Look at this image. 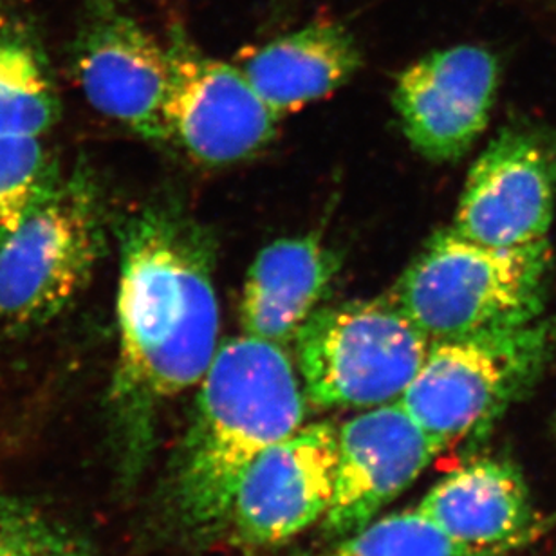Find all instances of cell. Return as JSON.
<instances>
[{
  "instance_id": "7a4b0ae2",
  "label": "cell",
  "mask_w": 556,
  "mask_h": 556,
  "mask_svg": "<svg viewBox=\"0 0 556 556\" xmlns=\"http://www.w3.org/2000/svg\"><path fill=\"white\" fill-rule=\"evenodd\" d=\"M305 407L304 386L286 348L247 332L220 343L199 381L174 479L182 525L199 535L226 528L242 473L304 425Z\"/></svg>"
},
{
  "instance_id": "52a82bcc",
  "label": "cell",
  "mask_w": 556,
  "mask_h": 556,
  "mask_svg": "<svg viewBox=\"0 0 556 556\" xmlns=\"http://www.w3.org/2000/svg\"><path fill=\"white\" fill-rule=\"evenodd\" d=\"M170 81L165 100L168 141L208 166L233 165L266 149L280 116L241 67L204 53L182 27L168 37Z\"/></svg>"
},
{
  "instance_id": "8fae6325",
  "label": "cell",
  "mask_w": 556,
  "mask_h": 556,
  "mask_svg": "<svg viewBox=\"0 0 556 556\" xmlns=\"http://www.w3.org/2000/svg\"><path fill=\"white\" fill-rule=\"evenodd\" d=\"M555 192L556 160L547 144L525 130H504L471 166L452 228L492 248L544 241Z\"/></svg>"
},
{
  "instance_id": "8992f818",
  "label": "cell",
  "mask_w": 556,
  "mask_h": 556,
  "mask_svg": "<svg viewBox=\"0 0 556 556\" xmlns=\"http://www.w3.org/2000/svg\"><path fill=\"white\" fill-rule=\"evenodd\" d=\"M556 349V320L430 343L400 405L438 452L492 421L539 378Z\"/></svg>"
},
{
  "instance_id": "3957f363",
  "label": "cell",
  "mask_w": 556,
  "mask_h": 556,
  "mask_svg": "<svg viewBox=\"0 0 556 556\" xmlns=\"http://www.w3.org/2000/svg\"><path fill=\"white\" fill-rule=\"evenodd\" d=\"M552 268L547 239L492 248L448 228L428 239L387 299L430 343L481 337L541 320Z\"/></svg>"
},
{
  "instance_id": "4fadbf2b",
  "label": "cell",
  "mask_w": 556,
  "mask_h": 556,
  "mask_svg": "<svg viewBox=\"0 0 556 556\" xmlns=\"http://www.w3.org/2000/svg\"><path fill=\"white\" fill-rule=\"evenodd\" d=\"M417 509L450 539L490 556L522 546L539 528L525 479L501 460H477L452 471Z\"/></svg>"
},
{
  "instance_id": "5bb4252c",
  "label": "cell",
  "mask_w": 556,
  "mask_h": 556,
  "mask_svg": "<svg viewBox=\"0 0 556 556\" xmlns=\"http://www.w3.org/2000/svg\"><path fill=\"white\" fill-rule=\"evenodd\" d=\"M342 261L320 233L277 239L253 258L239 320L250 337L288 348L320 307Z\"/></svg>"
},
{
  "instance_id": "ac0fdd59",
  "label": "cell",
  "mask_w": 556,
  "mask_h": 556,
  "mask_svg": "<svg viewBox=\"0 0 556 556\" xmlns=\"http://www.w3.org/2000/svg\"><path fill=\"white\" fill-rule=\"evenodd\" d=\"M324 556H490L450 539L419 509L389 515Z\"/></svg>"
},
{
  "instance_id": "30bf717a",
  "label": "cell",
  "mask_w": 556,
  "mask_h": 556,
  "mask_svg": "<svg viewBox=\"0 0 556 556\" xmlns=\"http://www.w3.org/2000/svg\"><path fill=\"white\" fill-rule=\"evenodd\" d=\"M497 87V59L463 43L408 65L397 76L392 103L413 149L444 163L463 157L484 132Z\"/></svg>"
},
{
  "instance_id": "7c38bea8",
  "label": "cell",
  "mask_w": 556,
  "mask_h": 556,
  "mask_svg": "<svg viewBox=\"0 0 556 556\" xmlns=\"http://www.w3.org/2000/svg\"><path fill=\"white\" fill-rule=\"evenodd\" d=\"M439 454L400 403L367 408L338 428L337 481L324 528L353 535L400 497Z\"/></svg>"
},
{
  "instance_id": "5b68a950",
  "label": "cell",
  "mask_w": 556,
  "mask_h": 556,
  "mask_svg": "<svg viewBox=\"0 0 556 556\" xmlns=\"http://www.w3.org/2000/svg\"><path fill=\"white\" fill-rule=\"evenodd\" d=\"M291 345L307 402L375 408L400 402L430 340L383 296L320 305Z\"/></svg>"
},
{
  "instance_id": "d6986e66",
  "label": "cell",
  "mask_w": 556,
  "mask_h": 556,
  "mask_svg": "<svg viewBox=\"0 0 556 556\" xmlns=\"http://www.w3.org/2000/svg\"><path fill=\"white\" fill-rule=\"evenodd\" d=\"M0 556H91L37 509L0 497Z\"/></svg>"
},
{
  "instance_id": "9a60e30c",
  "label": "cell",
  "mask_w": 556,
  "mask_h": 556,
  "mask_svg": "<svg viewBox=\"0 0 556 556\" xmlns=\"http://www.w3.org/2000/svg\"><path fill=\"white\" fill-rule=\"evenodd\" d=\"M362 64V49L348 27L315 21L264 43L241 70L264 102L283 118L334 94Z\"/></svg>"
},
{
  "instance_id": "2e32d148",
  "label": "cell",
  "mask_w": 556,
  "mask_h": 556,
  "mask_svg": "<svg viewBox=\"0 0 556 556\" xmlns=\"http://www.w3.org/2000/svg\"><path fill=\"white\" fill-rule=\"evenodd\" d=\"M62 118V100L31 10L0 2V138H42Z\"/></svg>"
},
{
  "instance_id": "277c9868",
  "label": "cell",
  "mask_w": 556,
  "mask_h": 556,
  "mask_svg": "<svg viewBox=\"0 0 556 556\" xmlns=\"http://www.w3.org/2000/svg\"><path fill=\"white\" fill-rule=\"evenodd\" d=\"M108 248L105 193L78 163L0 244V324L21 332L54 320L87 288Z\"/></svg>"
},
{
  "instance_id": "9c48e42d",
  "label": "cell",
  "mask_w": 556,
  "mask_h": 556,
  "mask_svg": "<svg viewBox=\"0 0 556 556\" xmlns=\"http://www.w3.org/2000/svg\"><path fill=\"white\" fill-rule=\"evenodd\" d=\"M338 430L302 425L248 466L231 497L226 528L244 546L291 541L326 519L337 481Z\"/></svg>"
},
{
  "instance_id": "6da1fadb",
  "label": "cell",
  "mask_w": 556,
  "mask_h": 556,
  "mask_svg": "<svg viewBox=\"0 0 556 556\" xmlns=\"http://www.w3.org/2000/svg\"><path fill=\"white\" fill-rule=\"evenodd\" d=\"M114 408L135 428L155 402L199 386L219 349L215 239L176 199L119 225Z\"/></svg>"
},
{
  "instance_id": "ba28073f",
  "label": "cell",
  "mask_w": 556,
  "mask_h": 556,
  "mask_svg": "<svg viewBox=\"0 0 556 556\" xmlns=\"http://www.w3.org/2000/svg\"><path fill=\"white\" fill-rule=\"evenodd\" d=\"M70 64L97 113L147 141H168V49L139 24L125 0H87Z\"/></svg>"
},
{
  "instance_id": "e0dca14e",
  "label": "cell",
  "mask_w": 556,
  "mask_h": 556,
  "mask_svg": "<svg viewBox=\"0 0 556 556\" xmlns=\"http://www.w3.org/2000/svg\"><path fill=\"white\" fill-rule=\"evenodd\" d=\"M62 174L42 138H0V244L48 195Z\"/></svg>"
}]
</instances>
